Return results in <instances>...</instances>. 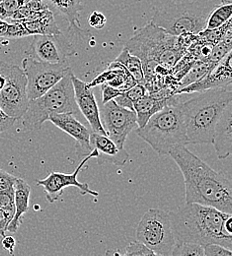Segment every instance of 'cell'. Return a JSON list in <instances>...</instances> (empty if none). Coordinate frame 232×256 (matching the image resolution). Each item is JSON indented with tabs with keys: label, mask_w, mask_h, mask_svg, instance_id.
Returning a JSON list of instances; mask_svg holds the SVG:
<instances>
[{
	"label": "cell",
	"mask_w": 232,
	"mask_h": 256,
	"mask_svg": "<svg viewBox=\"0 0 232 256\" xmlns=\"http://www.w3.org/2000/svg\"><path fill=\"white\" fill-rule=\"evenodd\" d=\"M169 156L179 166L185 182L186 203H197L232 213V182L225 172H215L187 146L171 150Z\"/></svg>",
	"instance_id": "obj_1"
},
{
	"label": "cell",
	"mask_w": 232,
	"mask_h": 256,
	"mask_svg": "<svg viewBox=\"0 0 232 256\" xmlns=\"http://www.w3.org/2000/svg\"><path fill=\"white\" fill-rule=\"evenodd\" d=\"M177 242H193L201 246L215 244L232 248V232L226 228L231 214L210 206L184 203L176 211L168 212Z\"/></svg>",
	"instance_id": "obj_2"
},
{
	"label": "cell",
	"mask_w": 232,
	"mask_h": 256,
	"mask_svg": "<svg viewBox=\"0 0 232 256\" xmlns=\"http://www.w3.org/2000/svg\"><path fill=\"white\" fill-rule=\"evenodd\" d=\"M232 102V91L208 90L194 93L182 102V112L189 144H211L216 122Z\"/></svg>",
	"instance_id": "obj_3"
},
{
	"label": "cell",
	"mask_w": 232,
	"mask_h": 256,
	"mask_svg": "<svg viewBox=\"0 0 232 256\" xmlns=\"http://www.w3.org/2000/svg\"><path fill=\"white\" fill-rule=\"evenodd\" d=\"M131 54L141 64L155 62L171 69L187 52L180 36H173L152 22L139 29L126 44Z\"/></svg>",
	"instance_id": "obj_4"
},
{
	"label": "cell",
	"mask_w": 232,
	"mask_h": 256,
	"mask_svg": "<svg viewBox=\"0 0 232 256\" xmlns=\"http://www.w3.org/2000/svg\"><path fill=\"white\" fill-rule=\"evenodd\" d=\"M182 102L166 106L153 114L136 134L159 156H169L172 149L188 146L189 141L182 112Z\"/></svg>",
	"instance_id": "obj_5"
},
{
	"label": "cell",
	"mask_w": 232,
	"mask_h": 256,
	"mask_svg": "<svg viewBox=\"0 0 232 256\" xmlns=\"http://www.w3.org/2000/svg\"><path fill=\"white\" fill-rule=\"evenodd\" d=\"M71 72L72 69L46 94L29 100L28 108L21 118L22 126L26 130H40L53 114L79 112L74 98Z\"/></svg>",
	"instance_id": "obj_6"
},
{
	"label": "cell",
	"mask_w": 232,
	"mask_h": 256,
	"mask_svg": "<svg viewBox=\"0 0 232 256\" xmlns=\"http://www.w3.org/2000/svg\"><path fill=\"white\" fill-rule=\"evenodd\" d=\"M213 5L201 1H182L169 4L154 13L151 22L173 36L199 34L205 28Z\"/></svg>",
	"instance_id": "obj_7"
},
{
	"label": "cell",
	"mask_w": 232,
	"mask_h": 256,
	"mask_svg": "<svg viewBox=\"0 0 232 256\" xmlns=\"http://www.w3.org/2000/svg\"><path fill=\"white\" fill-rule=\"evenodd\" d=\"M135 236L155 256H172L176 244L169 213L160 209H149L143 215Z\"/></svg>",
	"instance_id": "obj_8"
},
{
	"label": "cell",
	"mask_w": 232,
	"mask_h": 256,
	"mask_svg": "<svg viewBox=\"0 0 232 256\" xmlns=\"http://www.w3.org/2000/svg\"><path fill=\"white\" fill-rule=\"evenodd\" d=\"M0 74L5 83L0 91V108L8 116L18 120L28 108L27 79L24 71L17 65L0 62Z\"/></svg>",
	"instance_id": "obj_9"
},
{
	"label": "cell",
	"mask_w": 232,
	"mask_h": 256,
	"mask_svg": "<svg viewBox=\"0 0 232 256\" xmlns=\"http://www.w3.org/2000/svg\"><path fill=\"white\" fill-rule=\"evenodd\" d=\"M22 70L27 79L28 100H32L46 94L67 75L71 68L67 64H44L26 58L22 60Z\"/></svg>",
	"instance_id": "obj_10"
},
{
	"label": "cell",
	"mask_w": 232,
	"mask_h": 256,
	"mask_svg": "<svg viewBox=\"0 0 232 256\" xmlns=\"http://www.w3.org/2000/svg\"><path fill=\"white\" fill-rule=\"evenodd\" d=\"M100 120L107 136L120 148H124L129 134L137 128L134 110L119 106L114 100L103 104Z\"/></svg>",
	"instance_id": "obj_11"
},
{
	"label": "cell",
	"mask_w": 232,
	"mask_h": 256,
	"mask_svg": "<svg viewBox=\"0 0 232 256\" xmlns=\"http://www.w3.org/2000/svg\"><path fill=\"white\" fill-rule=\"evenodd\" d=\"M26 54L28 58L44 64H67V58L75 54V50L62 32L34 34Z\"/></svg>",
	"instance_id": "obj_12"
},
{
	"label": "cell",
	"mask_w": 232,
	"mask_h": 256,
	"mask_svg": "<svg viewBox=\"0 0 232 256\" xmlns=\"http://www.w3.org/2000/svg\"><path fill=\"white\" fill-rule=\"evenodd\" d=\"M97 156H98L97 152L95 150H92L89 155L85 156V158L80 162V164L72 174H68L51 172L46 178L38 180L36 184L38 186L43 188V190L46 192L47 201L51 204L55 203L64 194V190L69 186L78 188L82 195L88 194L93 197H98L99 195L98 192L90 190L87 184H81L77 180V176L79 172L82 170V168H84L85 164L91 159H96Z\"/></svg>",
	"instance_id": "obj_13"
},
{
	"label": "cell",
	"mask_w": 232,
	"mask_h": 256,
	"mask_svg": "<svg viewBox=\"0 0 232 256\" xmlns=\"http://www.w3.org/2000/svg\"><path fill=\"white\" fill-rule=\"evenodd\" d=\"M208 90L232 91L231 52L228 54L206 76L194 84L178 90L176 95L201 93Z\"/></svg>",
	"instance_id": "obj_14"
},
{
	"label": "cell",
	"mask_w": 232,
	"mask_h": 256,
	"mask_svg": "<svg viewBox=\"0 0 232 256\" xmlns=\"http://www.w3.org/2000/svg\"><path fill=\"white\" fill-rule=\"evenodd\" d=\"M71 82L78 110L87 120L91 131L102 135H107L101 124L100 108L93 88H90L87 83L79 80L73 74V72H71Z\"/></svg>",
	"instance_id": "obj_15"
},
{
	"label": "cell",
	"mask_w": 232,
	"mask_h": 256,
	"mask_svg": "<svg viewBox=\"0 0 232 256\" xmlns=\"http://www.w3.org/2000/svg\"><path fill=\"white\" fill-rule=\"evenodd\" d=\"M49 122H51L55 126L61 129L75 140V151L79 156H87L91 153L90 135L92 131L85 128L81 122H79L73 114H53L49 118Z\"/></svg>",
	"instance_id": "obj_16"
},
{
	"label": "cell",
	"mask_w": 232,
	"mask_h": 256,
	"mask_svg": "<svg viewBox=\"0 0 232 256\" xmlns=\"http://www.w3.org/2000/svg\"><path fill=\"white\" fill-rule=\"evenodd\" d=\"M91 151L97 152V162L110 164L117 166H124L130 159V154L125 148H120L107 135L91 132L90 135Z\"/></svg>",
	"instance_id": "obj_17"
},
{
	"label": "cell",
	"mask_w": 232,
	"mask_h": 256,
	"mask_svg": "<svg viewBox=\"0 0 232 256\" xmlns=\"http://www.w3.org/2000/svg\"><path fill=\"white\" fill-rule=\"evenodd\" d=\"M211 144L219 160H225L231 155L232 102L225 108L215 124Z\"/></svg>",
	"instance_id": "obj_18"
},
{
	"label": "cell",
	"mask_w": 232,
	"mask_h": 256,
	"mask_svg": "<svg viewBox=\"0 0 232 256\" xmlns=\"http://www.w3.org/2000/svg\"><path fill=\"white\" fill-rule=\"evenodd\" d=\"M180 102H182V95H174L162 98L146 94L145 96L140 98L133 104V110L136 116L137 128L144 126L153 114L164 108L166 106L176 104Z\"/></svg>",
	"instance_id": "obj_19"
},
{
	"label": "cell",
	"mask_w": 232,
	"mask_h": 256,
	"mask_svg": "<svg viewBox=\"0 0 232 256\" xmlns=\"http://www.w3.org/2000/svg\"><path fill=\"white\" fill-rule=\"evenodd\" d=\"M31 188L29 184L21 178L16 180L14 184V216L6 228V232L16 234L20 224H22V217L29 210Z\"/></svg>",
	"instance_id": "obj_20"
},
{
	"label": "cell",
	"mask_w": 232,
	"mask_h": 256,
	"mask_svg": "<svg viewBox=\"0 0 232 256\" xmlns=\"http://www.w3.org/2000/svg\"><path fill=\"white\" fill-rule=\"evenodd\" d=\"M22 23L29 36L57 34L61 32L53 13L49 9L33 12Z\"/></svg>",
	"instance_id": "obj_21"
},
{
	"label": "cell",
	"mask_w": 232,
	"mask_h": 256,
	"mask_svg": "<svg viewBox=\"0 0 232 256\" xmlns=\"http://www.w3.org/2000/svg\"><path fill=\"white\" fill-rule=\"evenodd\" d=\"M51 5L62 14L69 24V30L78 34H83L84 31L80 27L79 13L82 10V0H48Z\"/></svg>",
	"instance_id": "obj_22"
},
{
	"label": "cell",
	"mask_w": 232,
	"mask_h": 256,
	"mask_svg": "<svg viewBox=\"0 0 232 256\" xmlns=\"http://www.w3.org/2000/svg\"><path fill=\"white\" fill-rule=\"evenodd\" d=\"M216 65L211 64L209 62L195 60L193 65H192V67L189 69V71L180 80V82L178 84V90L198 82L200 79H202L204 76H206Z\"/></svg>",
	"instance_id": "obj_23"
},
{
	"label": "cell",
	"mask_w": 232,
	"mask_h": 256,
	"mask_svg": "<svg viewBox=\"0 0 232 256\" xmlns=\"http://www.w3.org/2000/svg\"><path fill=\"white\" fill-rule=\"evenodd\" d=\"M232 3H223L219 6H214L210 11L204 30H214L223 26L231 19Z\"/></svg>",
	"instance_id": "obj_24"
},
{
	"label": "cell",
	"mask_w": 232,
	"mask_h": 256,
	"mask_svg": "<svg viewBox=\"0 0 232 256\" xmlns=\"http://www.w3.org/2000/svg\"><path fill=\"white\" fill-rule=\"evenodd\" d=\"M115 62L123 64L137 83L143 84L144 75H143L142 64L138 58L131 54L126 48H123L121 54L115 60Z\"/></svg>",
	"instance_id": "obj_25"
},
{
	"label": "cell",
	"mask_w": 232,
	"mask_h": 256,
	"mask_svg": "<svg viewBox=\"0 0 232 256\" xmlns=\"http://www.w3.org/2000/svg\"><path fill=\"white\" fill-rule=\"evenodd\" d=\"M232 50V32L231 28L224 34L223 38L213 46L212 50L206 60L211 64H218L228 54L231 52Z\"/></svg>",
	"instance_id": "obj_26"
},
{
	"label": "cell",
	"mask_w": 232,
	"mask_h": 256,
	"mask_svg": "<svg viewBox=\"0 0 232 256\" xmlns=\"http://www.w3.org/2000/svg\"><path fill=\"white\" fill-rule=\"evenodd\" d=\"M146 93V89L142 84H135L131 89H129L128 91L122 93L120 96H117L116 98H114V100L121 106L129 108L133 110V104L134 102H136L140 98L145 96Z\"/></svg>",
	"instance_id": "obj_27"
},
{
	"label": "cell",
	"mask_w": 232,
	"mask_h": 256,
	"mask_svg": "<svg viewBox=\"0 0 232 256\" xmlns=\"http://www.w3.org/2000/svg\"><path fill=\"white\" fill-rule=\"evenodd\" d=\"M171 256H203V246L193 242H177Z\"/></svg>",
	"instance_id": "obj_28"
},
{
	"label": "cell",
	"mask_w": 232,
	"mask_h": 256,
	"mask_svg": "<svg viewBox=\"0 0 232 256\" xmlns=\"http://www.w3.org/2000/svg\"><path fill=\"white\" fill-rule=\"evenodd\" d=\"M29 0H3L0 2V20H8L19 8Z\"/></svg>",
	"instance_id": "obj_29"
},
{
	"label": "cell",
	"mask_w": 232,
	"mask_h": 256,
	"mask_svg": "<svg viewBox=\"0 0 232 256\" xmlns=\"http://www.w3.org/2000/svg\"><path fill=\"white\" fill-rule=\"evenodd\" d=\"M0 209H2L10 218H13L14 208V190L0 192Z\"/></svg>",
	"instance_id": "obj_30"
},
{
	"label": "cell",
	"mask_w": 232,
	"mask_h": 256,
	"mask_svg": "<svg viewBox=\"0 0 232 256\" xmlns=\"http://www.w3.org/2000/svg\"><path fill=\"white\" fill-rule=\"evenodd\" d=\"M121 256H155L149 248H147L143 244L136 240L131 242L127 248L125 252H121Z\"/></svg>",
	"instance_id": "obj_31"
},
{
	"label": "cell",
	"mask_w": 232,
	"mask_h": 256,
	"mask_svg": "<svg viewBox=\"0 0 232 256\" xmlns=\"http://www.w3.org/2000/svg\"><path fill=\"white\" fill-rule=\"evenodd\" d=\"M29 34L26 31L22 22L12 21V23H8L7 30L4 38H20L24 36H28Z\"/></svg>",
	"instance_id": "obj_32"
},
{
	"label": "cell",
	"mask_w": 232,
	"mask_h": 256,
	"mask_svg": "<svg viewBox=\"0 0 232 256\" xmlns=\"http://www.w3.org/2000/svg\"><path fill=\"white\" fill-rule=\"evenodd\" d=\"M232 252L226 248L211 244L203 246V256H231Z\"/></svg>",
	"instance_id": "obj_33"
},
{
	"label": "cell",
	"mask_w": 232,
	"mask_h": 256,
	"mask_svg": "<svg viewBox=\"0 0 232 256\" xmlns=\"http://www.w3.org/2000/svg\"><path fill=\"white\" fill-rule=\"evenodd\" d=\"M17 178L0 170V192L14 190V184Z\"/></svg>",
	"instance_id": "obj_34"
},
{
	"label": "cell",
	"mask_w": 232,
	"mask_h": 256,
	"mask_svg": "<svg viewBox=\"0 0 232 256\" xmlns=\"http://www.w3.org/2000/svg\"><path fill=\"white\" fill-rule=\"evenodd\" d=\"M101 89H102V104L112 100L122 94V92L119 89L109 86L107 84H102Z\"/></svg>",
	"instance_id": "obj_35"
},
{
	"label": "cell",
	"mask_w": 232,
	"mask_h": 256,
	"mask_svg": "<svg viewBox=\"0 0 232 256\" xmlns=\"http://www.w3.org/2000/svg\"><path fill=\"white\" fill-rule=\"evenodd\" d=\"M106 18L105 16L97 12V11H94L89 17H88V24L91 28L93 29H97V30H101L105 27L106 25Z\"/></svg>",
	"instance_id": "obj_36"
},
{
	"label": "cell",
	"mask_w": 232,
	"mask_h": 256,
	"mask_svg": "<svg viewBox=\"0 0 232 256\" xmlns=\"http://www.w3.org/2000/svg\"><path fill=\"white\" fill-rule=\"evenodd\" d=\"M15 122H16V120L5 114V112L0 108V133L12 128Z\"/></svg>",
	"instance_id": "obj_37"
},
{
	"label": "cell",
	"mask_w": 232,
	"mask_h": 256,
	"mask_svg": "<svg viewBox=\"0 0 232 256\" xmlns=\"http://www.w3.org/2000/svg\"><path fill=\"white\" fill-rule=\"evenodd\" d=\"M2 248L9 252V254H13L14 248L16 246V240L12 236H2V242H1Z\"/></svg>",
	"instance_id": "obj_38"
},
{
	"label": "cell",
	"mask_w": 232,
	"mask_h": 256,
	"mask_svg": "<svg viewBox=\"0 0 232 256\" xmlns=\"http://www.w3.org/2000/svg\"><path fill=\"white\" fill-rule=\"evenodd\" d=\"M6 228H7V224H4V223H0V236H5Z\"/></svg>",
	"instance_id": "obj_39"
},
{
	"label": "cell",
	"mask_w": 232,
	"mask_h": 256,
	"mask_svg": "<svg viewBox=\"0 0 232 256\" xmlns=\"http://www.w3.org/2000/svg\"><path fill=\"white\" fill-rule=\"evenodd\" d=\"M4 83H5V78H4V76L2 74H0V91L3 88V86H4Z\"/></svg>",
	"instance_id": "obj_40"
},
{
	"label": "cell",
	"mask_w": 232,
	"mask_h": 256,
	"mask_svg": "<svg viewBox=\"0 0 232 256\" xmlns=\"http://www.w3.org/2000/svg\"><path fill=\"white\" fill-rule=\"evenodd\" d=\"M39 1H44V0H39Z\"/></svg>",
	"instance_id": "obj_41"
},
{
	"label": "cell",
	"mask_w": 232,
	"mask_h": 256,
	"mask_svg": "<svg viewBox=\"0 0 232 256\" xmlns=\"http://www.w3.org/2000/svg\"><path fill=\"white\" fill-rule=\"evenodd\" d=\"M1 1H3V0H0V2H1Z\"/></svg>",
	"instance_id": "obj_42"
}]
</instances>
